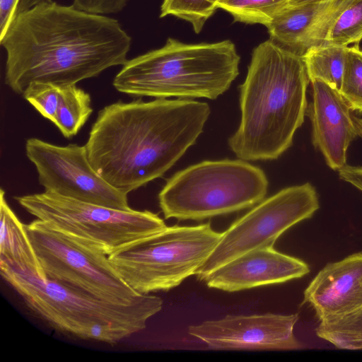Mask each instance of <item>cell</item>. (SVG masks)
<instances>
[{
    "mask_svg": "<svg viewBox=\"0 0 362 362\" xmlns=\"http://www.w3.org/2000/svg\"><path fill=\"white\" fill-rule=\"evenodd\" d=\"M0 43L5 83L22 95L31 83L73 85L123 66L132 38L115 18L49 0L17 13Z\"/></svg>",
    "mask_w": 362,
    "mask_h": 362,
    "instance_id": "obj_1",
    "label": "cell"
},
{
    "mask_svg": "<svg viewBox=\"0 0 362 362\" xmlns=\"http://www.w3.org/2000/svg\"><path fill=\"white\" fill-rule=\"evenodd\" d=\"M211 109L185 98L117 101L98 112L85 144L97 173L129 194L160 177L192 146Z\"/></svg>",
    "mask_w": 362,
    "mask_h": 362,
    "instance_id": "obj_2",
    "label": "cell"
},
{
    "mask_svg": "<svg viewBox=\"0 0 362 362\" xmlns=\"http://www.w3.org/2000/svg\"><path fill=\"white\" fill-rule=\"evenodd\" d=\"M309 82L301 56L271 39L254 49L240 86V123L228 139L238 158L275 160L292 145L306 115Z\"/></svg>",
    "mask_w": 362,
    "mask_h": 362,
    "instance_id": "obj_3",
    "label": "cell"
},
{
    "mask_svg": "<svg viewBox=\"0 0 362 362\" xmlns=\"http://www.w3.org/2000/svg\"><path fill=\"white\" fill-rule=\"evenodd\" d=\"M240 61L229 40L188 44L168 38L163 47L128 59L112 85L132 96L214 100L237 78Z\"/></svg>",
    "mask_w": 362,
    "mask_h": 362,
    "instance_id": "obj_4",
    "label": "cell"
},
{
    "mask_svg": "<svg viewBox=\"0 0 362 362\" xmlns=\"http://www.w3.org/2000/svg\"><path fill=\"white\" fill-rule=\"evenodd\" d=\"M0 273L35 315L54 329L79 339L116 344L144 329L148 320L163 308L162 299L153 295L115 304L4 264H0Z\"/></svg>",
    "mask_w": 362,
    "mask_h": 362,
    "instance_id": "obj_5",
    "label": "cell"
},
{
    "mask_svg": "<svg viewBox=\"0 0 362 362\" xmlns=\"http://www.w3.org/2000/svg\"><path fill=\"white\" fill-rule=\"evenodd\" d=\"M268 186L264 171L246 160H204L172 176L158 202L166 219L200 221L259 204Z\"/></svg>",
    "mask_w": 362,
    "mask_h": 362,
    "instance_id": "obj_6",
    "label": "cell"
},
{
    "mask_svg": "<svg viewBox=\"0 0 362 362\" xmlns=\"http://www.w3.org/2000/svg\"><path fill=\"white\" fill-rule=\"evenodd\" d=\"M14 199L52 229L107 256L167 226L158 214L150 211L120 210L51 192Z\"/></svg>",
    "mask_w": 362,
    "mask_h": 362,
    "instance_id": "obj_7",
    "label": "cell"
},
{
    "mask_svg": "<svg viewBox=\"0 0 362 362\" xmlns=\"http://www.w3.org/2000/svg\"><path fill=\"white\" fill-rule=\"evenodd\" d=\"M222 233L211 223L166 226L108 256L117 274L141 294L179 286L211 255Z\"/></svg>",
    "mask_w": 362,
    "mask_h": 362,
    "instance_id": "obj_8",
    "label": "cell"
},
{
    "mask_svg": "<svg viewBox=\"0 0 362 362\" xmlns=\"http://www.w3.org/2000/svg\"><path fill=\"white\" fill-rule=\"evenodd\" d=\"M25 228L47 279L110 303L130 304L144 295L117 274L108 256L81 246L37 218Z\"/></svg>",
    "mask_w": 362,
    "mask_h": 362,
    "instance_id": "obj_9",
    "label": "cell"
},
{
    "mask_svg": "<svg viewBox=\"0 0 362 362\" xmlns=\"http://www.w3.org/2000/svg\"><path fill=\"white\" fill-rule=\"evenodd\" d=\"M319 208L317 191L310 183L282 189L263 199L223 232L195 275L204 281L218 267L249 251L274 246L284 232L311 218Z\"/></svg>",
    "mask_w": 362,
    "mask_h": 362,
    "instance_id": "obj_10",
    "label": "cell"
},
{
    "mask_svg": "<svg viewBox=\"0 0 362 362\" xmlns=\"http://www.w3.org/2000/svg\"><path fill=\"white\" fill-rule=\"evenodd\" d=\"M25 153L45 191L113 209H132L128 194L111 186L94 170L85 145L58 146L30 138Z\"/></svg>",
    "mask_w": 362,
    "mask_h": 362,
    "instance_id": "obj_11",
    "label": "cell"
},
{
    "mask_svg": "<svg viewBox=\"0 0 362 362\" xmlns=\"http://www.w3.org/2000/svg\"><path fill=\"white\" fill-rule=\"evenodd\" d=\"M298 320V314L227 315L190 325L187 331L214 349L296 350L302 348L293 332Z\"/></svg>",
    "mask_w": 362,
    "mask_h": 362,
    "instance_id": "obj_12",
    "label": "cell"
},
{
    "mask_svg": "<svg viewBox=\"0 0 362 362\" xmlns=\"http://www.w3.org/2000/svg\"><path fill=\"white\" fill-rule=\"evenodd\" d=\"M313 102L306 114L313 127V144L323 155L327 165L339 170L346 165L349 146L362 139V118L354 110L339 90L320 80L311 82Z\"/></svg>",
    "mask_w": 362,
    "mask_h": 362,
    "instance_id": "obj_13",
    "label": "cell"
},
{
    "mask_svg": "<svg viewBox=\"0 0 362 362\" xmlns=\"http://www.w3.org/2000/svg\"><path fill=\"white\" fill-rule=\"evenodd\" d=\"M310 270L303 260L271 246L252 250L230 260L209 274L204 281L209 288L235 292L299 279Z\"/></svg>",
    "mask_w": 362,
    "mask_h": 362,
    "instance_id": "obj_14",
    "label": "cell"
},
{
    "mask_svg": "<svg viewBox=\"0 0 362 362\" xmlns=\"http://www.w3.org/2000/svg\"><path fill=\"white\" fill-rule=\"evenodd\" d=\"M319 321L348 315L362 308V252L327 264L303 293Z\"/></svg>",
    "mask_w": 362,
    "mask_h": 362,
    "instance_id": "obj_15",
    "label": "cell"
},
{
    "mask_svg": "<svg viewBox=\"0 0 362 362\" xmlns=\"http://www.w3.org/2000/svg\"><path fill=\"white\" fill-rule=\"evenodd\" d=\"M352 1L287 5L266 26L270 38L302 57L309 48L325 44L337 18Z\"/></svg>",
    "mask_w": 362,
    "mask_h": 362,
    "instance_id": "obj_16",
    "label": "cell"
},
{
    "mask_svg": "<svg viewBox=\"0 0 362 362\" xmlns=\"http://www.w3.org/2000/svg\"><path fill=\"white\" fill-rule=\"evenodd\" d=\"M0 264L36 276L47 278L23 224L8 204L5 192L0 191Z\"/></svg>",
    "mask_w": 362,
    "mask_h": 362,
    "instance_id": "obj_17",
    "label": "cell"
},
{
    "mask_svg": "<svg viewBox=\"0 0 362 362\" xmlns=\"http://www.w3.org/2000/svg\"><path fill=\"white\" fill-rule=\"evenodd\" d=\"M89 93L76 84L61 86L54 125L66 139L76 135L92 114Z\"/></svg>",
    "mask_w": 362,
    "mask_h": 362,
    "instance_id": "obj_18",
    "label": "cell"
},
{
    "mask_svg": "<svg viewBox=\"0 0 362 362\" xmlns=\"http://www.w3.org/2000/svg\"><path fill=\"white\" fill-rule=\"evenodd\" d=\"M347 46L322 45L302 56L310 82L320 80L340 90Z\"/></svg>",
    "mask_w": 362,
    "mask_h": 362,
    "instance_id": "obj_19",
    "label": "cell"
},
{
    "mask_svg": "<svg viewBox=\"0 0 362 362\" xmlns=\"http://www.w3.org/2000/svg\"><path fill=\"white\" fill-rule=\"evenodd\" d=\"M315 333L337 349L362 350V308L346 315L320 321Z\"/></svg>",
    "mask_w": 362,
    "mask_h": 362,
    "instance_id": "obj_20",
    "label": "cell"
},
{
    "mask_svg": "<svg viewBox=\"0 0 362 362\" xmlns=\"http://www.w3.org/2000/svg\"><path fill=\"white\" fill-rule=\"evenodd\" d=\"M288 5V0H220L218 8L229 13L235 21L267 26Z\"/></svg>",
    "mask_w": 362,
    "mask_h": 362,
    "instance_id": "obj_21",
    "label": "cell"
},
{
    "mask_svg": "<svg viewBox=\"0 0 362 362\" xmlns=\"http://www.w3.org/2000/svg\"><path fill=\"white\" fill-rule=\"evenodd\" d=\"M362 40V0H353L340 13L324 45L347 46Z\"/></svg>",
    "mask_w": 362,
    "mask_h": 362,
    "instance_id": "obj_22",
    "label": "cell"
},
{
    "mask_svg": "<svg viewBox=\"0 0 362 362\" xmlns=\"http://www.w3.org/2000/svg\"><path fill=\"white\" fill-rule=\"evenodd\" d=\"M220 0H163L160 17L173 16L189 23L199 33L214 13Z\"/></svg>",
    "mask_w": 362,
    "mask_h": 362,
    "instance_id": "obj_23",
    "label": "cell"
},
{
    "mask_svg": "<svg viewBox=\"0 0 362 362\" xmlns=\"http://www.w3.org/2000/svg\"><path fill=\"white\" fill-rule=\"evenodd\" d=\"M340 93L354 111L362 115V50L348 47Z\"/></svg>",
    "mask_w": 362,
    "mask_h": 362,
    "instance_id": "obj_24",
    "label": "cell"
},
{
    "mask_svg": "<svg viewBox=\"0 0 362 362\" xmlns=\"http://www.w3.org/2000/svg\"><path fill=\"white\" fill-rule=\"evenodd\" d=\"M61 86L34 82L23 93L24 98L45 118L54 122L60 95Z\"/></svg>",
    "mask_w": 362,
    "mask_h": 362,
    "instance_id": "obj_25",
    "label": "cell"
},
{
    "mask_svg": "<svg viewBox=\"0 0 362 362\" xmlns=\"http://www.w3.org/2000/svg\"><path fill=\"white\" fill-rule=\"evenodd\" d=\"M127 0H73V6L88 13L106 15L122 11Z\"/></svg>",
    "mask_w": 362,
    "mask_h": 362,
    "instance_id": "obj_26",
    "label": "cell"
},
{
    "mask_svg": "<svg viewBox=\"0 0 362 362\" xmlns=\"http://www.w3.org/2000/svg\"><path fill=\"white\" fill-rule=\"evenodd\" d=\"M21 0H0V38L4 36L17 13Z\"/></svg>",
    "mask_w": 362,
    "mask_h": 362,
    "instance_id": "obj_27",
    "label": "cell"
},
{
    "mask_svg": "<svg viewBox=\"0 0 362 362\" xmlns=\"http://www.w3.org/2000/svg\"><path fill=\"white\" fill-rule=\"evenodd\" d=\"M338 171L340 179L362 191V167L346 165Z\"/></svg>",
    "mask_w": 362,
    "mask_h": 362,
    "instance_id": "obj_28",
    "label": "cell"
},
{
    "mask_svg": "<svg viewBox=\"0 0 362 362\" xmlns=\"http://www.w3.org/2000/svg\"><path fill=\"white\" fill-rule=\"evenodd\" d=\"M44 1H49V0H21L20 3L18 6L17 13L25 11L37 4Z\"/></svg>",
    "mask_w": 362,
    "mask_h": 362,
    "instance_id": "obj_29",
    "label": "cell"
},
{
    "mask_svg": "<svg viewBox=\"0 0 362 362\" xmlns=\"http://www.w3.org/2000/svg\"><path fill=\"white\" fill-rule=\"evenodd\" d=\"M332 0H288V5L295 6L307 4L327 2Z\"/></svg>",
    "mask_w": 362,
    "mask_h": 362,
    "instance_id": "obj_30",
    "label": "cell"
}]
</instances>
